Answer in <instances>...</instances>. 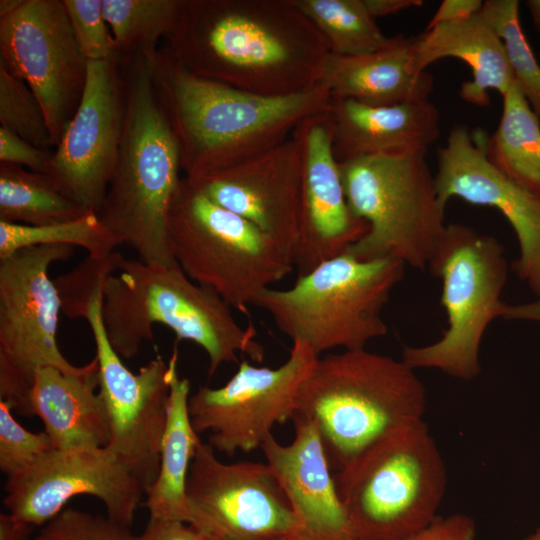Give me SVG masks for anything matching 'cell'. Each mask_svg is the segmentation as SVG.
I'll list each match as a JSON object with an SVG mask.
<instances>
[{"mask_svg": "<svg viewBox=\"0 0 540 540\" xmlns=\"http://www.w3.org/2000/svg\"><path fill=\"white\" fill-rule=\"evenodd\" d=\"M164 39L190 73L262 96L319 84L330 55L294 0H182Z\"/></svg>", "mask_w": 540, "mask_h": 540, "instance_id": "obj_1", "label": "cell"}, {"mask_svg": "<svg viewBox=\"0 0 540 540\" xmlns=\"http://www.w3.org/2000/svg\"><path fill=\"white\" fill-rule=\"evenodd\" d=\"M145 56L155 98L179 147L182 172L192 182L279 145L331 101L322 83L291 95L262 96L200 78L164 47Z\"/></svg>", "mask_w": 540, "mask_h": 540, "instance_id": "obj_2", "label": "cell"}, {"mask_svg": "<svg viewBox=\"0 0 540 540\" xmlns=\"http://www.w3.org/2000/svg\"><path fill=\"white\" fill-rule=\"evenodd\" d=\"M102 318L109 342L124 359L153 340L154 324L170 328L177 341L199 345L209 358V377L224 363H238V353L256 363L265 356L254 326H240L231 306L177 263L152 265L113 252L102 278Z\"/></svg>", "mask_w": 540, "mask_h": 540, "instance_id": "obj_3", "label": "cell"}, {"mask_svg": "<svg viewBox=\"0 0 540 540\" xmlns=\"http://www.w3.org/2000/svg\"><path fill=\"white\" fill-rule=\"evenodd\" d=\"M124 120L118 160L98 212L142 262L170 266L168 220L179 186L176 138L154 95L144 54L121 56Z\"/></svg>", "mask_w": 540, "mask_h": 540, "instance_id": "obj_4", "label": "cell"}, {"mask_svg": "<svg viewBox=\"0 0 540 540\" xmlns=\"http://www.w3.org/2000/svg\"><path fill=\"white\" fill-rule=\"evenodd\" d=\"M424 384L402 359L346 350L320 356L301 383L295 414L316 426L340 471L393 432L423 420Z\"/></svg>", "mask_w": 540, "mask_h": 540, "instance_id": "obj_5", "label": "cell"}, {"mask_svg": "<svg viewBox=\"0 0 540 540\" xmlns=\"http://www.w3.org/2000/svg\"><path fill=\"white\" fill-rule=\"evenodd\" d=\"M404 268L392 258L364 261L345 252L297 277L288 289H264L252 306L268 313L284 335L307 344L318 357L335 348L365 349L387 334L382 311Z\"/></svg>", "mask_w": 540, "mask_h": 540, "instance_id": "obj_6", "label": "cell"}, {"mask_svg": "<svg viewBox=\"0 0 540 540\" xmlns=\"http://www.w3.org/2000/svg\"><path fill=\"white\" fill-rule=\"evenodd\" d=\"M356 540H404L438 515L442 455L425 422L401 428L334 474Z\"/></svg>", "mask_w": 540, "mask_h": 540, "instance_id": "obj_7", "label": "cell"}, {"mask_svg": "<svg viewBox=\"0 0 540 540\" xmlns=\"http://www.w3.org/2000/svg\"><path fill=\"white\" fill-rule=\"evenodd\" d=\"M168 241L174 261L192 281L245 315L260 292L294 269L279 242L184 176L169 213Z\"/></svg>", "mask_w": 540, "mask_h": 540, "instance_id": "obj_8", "label": "cell"}, {"mask_svg": "<svg viewBox=\"0 0 540 540\" xmlns=\"http://www.w3.org/2000/svg\"><path fill=\"white\" fill-rule=\"evenodd\" d=\"M427 152L380 154L339 162L348 206L367 233L346 252L428 268L446 225Z\"/></svg>", "mask_w": 540, "mask_h": 540, "instance_id": "obj_9", "label": "cell"}, {"mask_svg": "<svg viewBox=\"0 0 540 540\" xmlns=\"http://www.w3.org/2000/svg\"><path fill=\"white\" fill-rule=\"evenodd\" d=\"M428 268L442 281L447 329L434 343L406 346L411 368H432L464 381L480 373V345L489 324L506 306L501 294L508 265L502 244L463 224H448Z\"/></svg>", "mask_w": 540, "mask_h": 540, "instance_id": "obj_10", "label": "cell"}, {"mask_svg": "<svg viewBox=\"0 0 540 540\" xmlns=\"http://www.w3.org/2000/svg\"><path fill=\"white\" fill-rule=\"evenodd\" d=\"M74 247L33 246L0 259V399L23 416H32L29 395L35 372L55 367L79 373L57 345L62 301L48 274Z\"/></svg>", "mask_w": 540, "mask_h": 540, "instance_id": "obj_11", "label": "cell"}, {"mask_svg": "<svg viewBox=\"0 0 540 540\" xmlns=\"http://www.w3.org/2000/svg\"><path fill=\"white\" fill-rule=\"evenodd\" d=\"M187 523L209 540H300L301 524L267 463H223L200 442L187 483Z\"/></svg>", "mask_w": 540, "mask_h": 540, "instance_id": "obj_12", "label": "cell"}, {"mask_svg": "<svg viewBox=\"0 0 540 540\" xmlns=\"http://www.w3.org/2000/svg\"><path fill=\"white\" fill-rule=\"evenodd\" d=\"M102 278L78 310L91 329L98 360L99 393L104 401L110 440L115 452L144 491L155 481L166 427L170 367L160 355L131 372L106 335L102 318Z\"/></svg>", "mask_w": 540, "mask_h": 540, "instance_id": "obj_13", "label": "cell"}, {"mask_svg": "<svg viewBox=\"0 0 540 540\" xmlns=\"http://www.w3.org/2000/svg\"><path fill=\"white\" fill-rule=\"evenodd\" d=\"M87 64L63 0H24L0 18V66L37 97L54 149L80 104Z\"/></svg>", "mask_w": 540, "mask_h": 540, "instance_id": "obj_14", "label": "cell"}, {"mask_svg": "<svg viewBox=\"0 0 540 540\" xmlns=\"http://www.w3.org/2000/svg\"><path fill=\"white\" fill-rule=\"evenodd\" d=\"M289 357L272 369L247 360L219 388L200 387L188 399L196 433L210 431L208 444L233 456L261 448L274 425L292 420L299 387L318 356L305 343L292 342Z\"/></svg>", "mask_w": 540, "mask_h": 540, "instance_id": "obj_15", "label": "cell"}, {"mask_svg": "<svg viewBox=\"0 0 540 540\" xmlns=\"http://www.w3.org/2000/svg\"><path fill=\"white\" fill-rule=\"evenodd\" d=\"M3 500L8 513L36 527L57 516L70 499L100 500L111 520L129 527L145 493L125 463L108 447L56 450L8 477Z\"/></svg>", "mask_w": 540, "mask_h": 540, "instance_id": "obj_16", "label": "cell"}, {"mask_svg": "<svg viewBox=\"0 0 540 540\" xmlns=\"http://www.w3.org/2000/svg\"><path fill=\"white\" fill-rule=\"evenodd\" d=\"M124 120L120 56L88 61L80 104L47 173L61 191L98 214L115 172Z\"/></svg>", "mask_w": 540, "mask_h": 540, "instance_id": "obj_17", "label": "cell"}, {"mask_svg": "<svg viewBox=\"0 0 540 540\" xmlns=\"http://www.w3.org/2000/svg\"><path fill=\"white\" fill-rule=\"evenodd\" d=\"M483 132L454 127L438 151L435 174L440 203L458 197L497 209L510 223L519 244L518 277L540 297V197L519 186L487 159Z\"/></svg>", "mask_w": 540, "mask_h": 540, "instance_id": "obj_18", "label": "cell"}, {"mask_svg": "<svg viewBox=\"0 0 540 540\" xmlns=\"http://www.w3.org/2000/svg\"><path fill=\"white\" fill-rule=\"evenodd\" d=\"M327 110L305 119L294 131L302 152L299 228L292 255L297 277L345 253L369 229L348 206Z\"/></svg>", "mask_w": 540, "mask_h": 540, "instance_id": "obj_19", "label": "cell"}, {"mask_svg": "<svg viewBox=\"0 0 540 540\" xmlns=\"http://www.w3.org/2000/svg\"><path fill=\"white\" fill-rule=\"evenodd\" d=\"M192 183L210 200L271 236L292 257L302 191V152L294 132L279 145Z\"/></svg>", "mask_w": 540, "mask_h": 540, "instance_id": "obj_20", "label": "cell"}, {"mask_svg": "<svg viewBox=\"0 0 540 540\" xmlns=\"http://www.w3.org/2000/svg\"><path fill=\"white\" fill-rule=\"evenodd\" d=\"M289 445L270 435L261 446L300 521V540H356L314 423L294 414Z\"/></svg>", "mask_w": 540, "mask_h": 540, "instance_id": "obj_21", "label": "cell"}, {"mask_svg": "<svg viewBox=\"0 0 540 540\" xmlns=\"http://www.w3.org/2000/svg\"><path fill=\"white\" fill-rule=\"evenodd\" d=\"M327 113L338 162L427 152L440 135V114L429 100L371 106L331 97Z\"/></svg>", "mask_w": 540, "mask_h": 540, "instance_id": "obj_22", "label": "cell"}, {"mask_svg": "<svg viewBox=\"0 0 540 540\" xmlns=\"http://www.w3.org/2000/svg\"><path fill=\"white\" fill-rule=\"evenodd\" d=\"M95 357L79 373L55 367L38 369L29 395L31 415L38 416L53 449H96L108 446L110 430L99 386Z\"/></svg>", "mask_w": 540, "mask_h": 540, "instance_id": "obj_23", "label": "cell"}, {"mask_svg": "<svg viewBox=\"0 0 540 540\" xmlns=\"http://www.w3.org/2000/svg\"><path fill=\"white\" fill-rule=\"evenodd\" d=\"M415 37L396 35L387 47L358 56L330 53L320 83L331 97L371 106L428 100L433 77L419 71L414 57Z\"/></svg>", "mask_w": 540, "mask_h": 540, "instance_id": "obj_24", "label": "cell"}, {"mask_svg": "<svg viewBox=\"0 0 540 540\" xmlns=\"http://www.w3.org/2000/svg\"><path fill=\"white\" fill-rule=\"evenodd\" d=\"M414 57L421 72L446 57L464 61L472 70L473 79L462 83L460 96L480 107L489 105L490 89L503 96L515 82L503 43L481 11L460 21L436 25L415 36Z\"/></svg>", "mask_w": 540, "mask_h": 540, "instance_id": "obj_25", "label": "cell"}, {"mask_svg": "<svg viewBox=\"0 0 540 540\" xmlns=\"http://www.w3.org/2000/svg\"><path fill=\"white\" fill-rule=\"evenodd\" d=\"M176 348L168 361L170 395L167 421L160 448V465L153 484L145 492L143 506L149 517L187 521L186 483L196 448L201 442L189 412L190 381L180 378Z\"/></svg>", "mask_w": 540, "mask_h": 540, "instance_id": "obj_26", "label": "cell"}, {"mask_svg": "<svg viewBox=\"0 0 540 540\" xmlns=\"http://www.w3.org/2000/svg\"><path fill=\"white\" fill-rule=\"evenodd\" d=\"M502 97L498 127L486 139L487 159L510 180L540 197V118L515 82Z\"/></svg>", "mask_w": 540, "mask_h": 540, "instance_id": "obj_27", "label": "cell"}, {"mask_svg": "<svg viewBox=\"0 0 540 540\" xmlns=\"http://www.w3.org/2000/svg\"><path fill=\"white\" fill-rule=\"evenodd\" d=\"M89 213L46 173L0 163V221L42 226Z\"/></svg>", "mask_w": 540, "mask_h": 540, "instance_id": "obj_28", "label": "cell"}, {"mask_svg": "<svg viewBox=\"0 0 540 540\" xmlns=\"http://www.w3.org/2000/svg\"><path fill=\"white\" fill-rule=\"evenodd\" d=\"M325 40L331 54L358 56L389 46L364 0H294Z\"/></svg>", "mask_w": 540, "mask_h": 540, "instance_id": "obj_29", "label": "cell"}, {"mask_svg": "<svg viewBox=\"0 0 540 540\" xmlns=\"http://www.w3.org/2000/svg\"><path fill=\"white\" fill-rule=\"evenodd\" d=\"M122 244L95 212L75 220L42 226H31L0 221V259L17 251L45 245L81 247L88 257L105 259Z\"/></svg>", "mask_w": 540, "mask_h": 540, "instance_id": "obj_30", "label": "cell"}, {"mask_svg": "<svg viewBox=\"0 0 540 540\" xmlns=\"http://www.w3.org/2000/svg\"><path fill=\"white\" fill-rule=\"evenodd\" d=\"M182 0H103L104 18L119 56L147 55L172 29Z\"/></svg>", "mask_w": 540, "mask_h": 540, "instance_id": "obj_31", "label": "cell"}, {"mask_svg": "<svg viewBox=\"0 0 540 540\" xmlns=\"http://www.w3.org/2000/svg\"><path fill=\"white\" fill-rule=\"evenodd\" d=\"M481 14L501 39L515 83L540 118V65L521 27L519 1H484Z\"/></svg>", "mask_w": 540, "mask_h": 540, "instance_id": "obj_32", "label": "cell"}, {"mask_svg": "<svg viewBox=\"0 0 540 540\" xmlns=\"http://www.w3.org/2000/svg\"><path fill=\"white\" fill-rule=\"evenodd\" d=\"M0 124L34 146L54 149L51 132L37 97L23 80L1 66Z\"/></svg>", "mask_w": 540, "mask_h": 540, "instance_id": "obj_33", "label": "cell"}, {"mask_svg": "<svg viewBox=\"0 0 540 540\" xmlns=\"http://www.w3.org/2000/svg\"><path fill=\"white\" fill-rule=\"evenodd\" d=\"M10 402L0 400V469L8 477L19 473L53 449L47 433L25 429L13 416Z\"/></svg>", "mask_w": 540, "mask_h": 540, "instance_id": "obj_34", "label": "cell"}, {"mask_svg": "<svg viewBox=\"0 0 540 540\" xmlns=\"http://www.w3.org/2000/svg\"><path fill=\"white\" fill-rule=\"evenodd\" d=\"M79 49L87 61L119 56L103 14V0H63Z\"/></svg>", "mask_w": 540, "mask_h": 540, "instance_id": "obj_35", "label": "cell"}, {"mask_svg": "<svg viewBox=\"0 0 540 540\" xmlns=\"http://www.w3.org/2000/svg\"><path fill=\"white\" fill-rule=\"evenodd\" d=\"M129 527L109 517L74 508L63 509L40 531L36 540H134Z\"/></svg>", "mask_w": 540, "mask_h": 540, "instance_id": "obj_36", "label": "cell"}, {"mask_svg": "<svg viewBox=\"0 0 540 540\" xmlns=\"http://www.w3.org/2000/svg\"><path fill=\"white\" fill-rule=\"evenodd\" d=\"M54 149L34 146L0 126V163L14 164L30 171L47 173Z\"/></svg>", "mask_w": 540, "mask_h": 540, "instance_id": "obj_37", "label": "cell"}, {"mask_svg": "<svg viewBox=\"0 0 540 540\" xmlns=\"http://www.w3.org/2000/svg\"><path fill=\"white\" fill-rule=\"evenodd\" d=\"M474 520L462 513L437 516L429 525L404 540H475Z\"/></svg>", "mask_w": 540, "mask_h": 540, "instance_id": "obj_38", "label": "cell"}, {"mask_svg": "<svg viewBox=\"0 0 540 540\" xmlns=\"http://www.w3.org/2000/svg\"><path fill=\"white\" fill-rule=\"evenodd\" d=\"M134 540H209L187 522L149 517L144 531Z\"/></svg>", "mask_w": 540, "mask_h": 540, "instance_id": "obj_39", "label": "cell"}, {"mask_svg": "<svg viewBox=\"0 0 540 540\" xmlns=\"http://www.w3.org/2000/svg\"><path fill=\"white\" fill-rule=\"evenodd\" d=\"M481 0H444L429 21L426 30L443 24L460 21L478 14L482 7Z\"/></svg>", "mask_w": 540, "mask_h": 540, "instance_id": "obj_40", "label": "cell"}, {"mask_svg": "<svg viewBox=\"0 0 540 540\" xmlns=\"http://www.w3.org/2000/svg\"><path fill=\"white\" fill-rule=\"evenodd\" d=\"M34 526L10 513L0 514V540H28Z\"/></svg>", "mask_w": 540, "mask_h": 540, "instance_id": "obj_41", "label": "cell"}, {"mask_svg": "<svg viewBox=\"0 0 540 540\" xmlns=\"http://www.w3.org/2000/svg\"><path fill=\"white\" fill-rule=\"evenodd\" d=\"M364 2L368 11L375 19L423 5V1L421 0H364Z\"/></svg>", "mask_w": 540, "mask_h": 540, "instance_id": "obj_42", "label": "cell"}, {"mask_svg": "<svg viewBox=\"0 0 540 540\" xmlns=\"http://www.w3.org/2000/svg\"><path fill=\"white\" fill-rule=\"evenodd\" d=\"M501 318L505 320L529 321L540 323V297L534 301L509 305L506 304Z\"/></svg>", "mask_w": 540, "mask_h": 540, "instance_id": "obj_43", "label": "cell"}, {"mask_svg": "<svg viewBox=\"0 0 540 540\" xmlns=\"http://www.w3.org/2000/svg\"><path fill=\"white\" fill-rule=\"evenodd\" d=\"M24 0H1L0 1V18L10 15L16 11Z\"/></svg>", "mask_w": 540, "mask_h": 540, "instance_id": "obj_44", "label": "cell"}, {"mask_svg": "<svg viewBox=\"0 0 540 540\" xmlns=\"http://www.w3.org/2000/svg\"><path fill=\"white\" fill-rule=\"evenodd\" d=\"M532 21L538 31H540V0H529L526 2Z\"/></svg>", "mask_w": 540, "mask_h": 540, "instance_id": "obj_45", "label": "cell"}, {"mask_svg": "<svg viewBox=\"0 0 540 540\" xmlns=\"http://www.w3.org/2000/svg\"><path fill=\"white\" fill-rule=\"evenodd\" d=\"M521 540H540V527L522 538Z\"/></svg>", "mask_w": 540, "mask_h": 540, "instance_id": "obj_46", "label": "cell"}]
</instances>
